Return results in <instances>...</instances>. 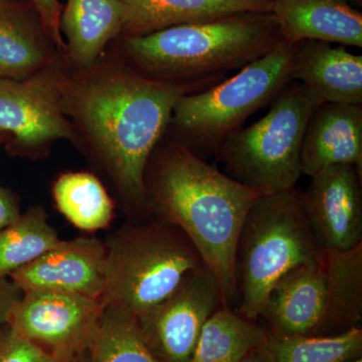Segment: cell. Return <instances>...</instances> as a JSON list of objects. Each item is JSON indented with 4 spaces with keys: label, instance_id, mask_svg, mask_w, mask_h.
Instances as JSON below:
<instances>
[{
    "label": "cell",
    "instance_id": "1",
    "mask_svg": "<svg viewBox=\"0 0 362 362\" xmlns=\"http://www.w3.org/2000/svg\"><path fill=\"white\" fill-rule=\"evenodd\" d=\"M206 90L150 80L117 56L86 70L66 65L62 105L89 154L113 183L129 221L151 218L144 176L150 156L165 137L181 97Z\"/></svg>",
    "mask_w": 362,
    "mask_h": 362
},
{
    "label": "cell",
    "instance_id": "2",
    "mask_svg": "<svg viewBox=\"0 0 362 362\" xmlns=\"http://www.w3.org/2000/svg\"><path fill=\"white\" fill-rule=\"evenodd\" d=\"M151 218L180 228L218 280L223 302L237 304L235 257L240 228L254 202L266 194L233 180L214 164L163 139L144 176Z\"/></svg>",
    "mask_w": 362,
    "mask_h": 362
},
{
    "label": "cell",
    "instance_id": "3",
    "mask_svg": "<svg viewBox=\"0 0 362 362\" xmlns=\"http://www.w3.org/2000/svg\"><path fill=\"white\" fill-rule=\"evenodd\" d=\"M118 57L143 77L207 88L282 42L271 13H244L118 40Z\"/></svg>",
    "mask_w": 362,
    "mask_h": 362
},
{
    "label": "cell",
    "instance_id": "4",
    "mask_svg": "<svg viewBox=\"0 0 362 362\" xmlns=\"http://www.w3.org/2000/svg\"><path fill=\"white\" fill-rule=\"evenodd\" d=\"M105 243L102 304L134 320L168 299L189 274L206 266L180 228L154 218L129 221Z\"/></svg>",
    "mask_w": 362,
    "mask_h": 362
},
{
    "label": "cell",
    "instance_id": "5",
    "mask_svg": "<svg viewBox=\"0 0 362 362\" xmlns=\"http://www.w3.org/2000/svg\"><path fill=\"white\" fill-rule=\"evenodd\" d=\"M323 250L305 218L299 190L261 195L242 228L235 257V310L257 321L274 284L295 267L316 261Z\"/></svg>",
    "mask_w": 362,
    "mask_h": 362
},
{
    "label": "cell",
    "instance_id": "6",
    "mask_svg": "<svg viewBox=\"0 0 362 362\" xmlns=\"http://www.w3.org/2000/svg\"><path fill=\"white\" fill-rule=\"evenodd\" d=\"M294 47L295 44L282 40L228 80L181 97L165 136L209 160L249 117L270 104L291 81Z\"/></svg>",
    "mask_w": 362,
    "mask_h": 362
},
{
    "label": "cell",
    "instance_id": "7",
    "mask_svg": "<svg viewBox=\"0 0 362 362\" xmlns=\"http://www.w3.org/2000/svg\"><path fill=\"white\" fill-rule=\"evenodd\" d=\"M315 92L290 81L263 118L240 128L216 151L223 173L264 194L296 188L302 176V143L312 114L323 103Z\"/></svg>",
    "mask_w": 362,
    "mask_h": 362
},
{
    "label": "cell",
    "instance_id": "8",
    "mask_svg": "<svg viewBox=\"0 0 362 362\" xmlns=\"http://www.w3.org/2000/svg\"><path fill=\"white\" fill-rule=\"evenodd\" d=\"M65 59L37 75L16 81L0 78V130L9 136L11 156L44 158L59 140L78 146V136L62 105V78Z\"/></svg>",
    "mask_w": 362,
    "mask_h": 362
},
{
    "label": "cell",
    "instance_id": "9",
    "mask_svg": "<svg viewBox=\"0 0 362 362\" xmlns=\"http://www.w3.org/2000/svg\"><path fill=\"white\" fill-rule=\"evenodd\" d=\"M104 307L101 300L74 293L23 292L7 325L49 354L77 357L87 354Z\"/></svg>",
    "mask_w": 362,
    "mask_h": 362
},
{
    "label": "cell",
    "instance_id": "10",
    "mask_svg": "<svg viewBox=\"0 0 362 362\" xmlns=\"http://www.w3.org/2000/svg\"><path fill=\"white\" fill-rule=\"evenodd\" d=\"M223 302L218 280L206 266L192 272L156 308L135 320L150 351L161 362H190L199 335Z\"/></svg>",
    "mask_w": 362,
    "mask_h": 362
},
{
    "label": "cell",
    "instance_id": "11",
    "mask_svg": "<svg viewBox=\"0 0 362 362\" xmlns=\"http://www.w3.org/2000/svg\"><path fill=\"white\" fill-rule=\"evenodd\" d=\"M299 197L321 249L347 251L362 244V175L356 166L322 169Z\"/></svg>",
    "mask_w": 362,
    "mask_h": 362
},
{
    "label": "cell",
    "instance_id": "12",
    "mask_svg": "<svg viewBox=\"0 0 362 362\" xmlns=\"http://www.w3.org/2000/svg\"><path fill=\"white\" fill-rule=\"evenodd\" d=\"M106 243L98 238L61 240L9 279L23 293H74L102 301L106 288Z\"/></svg>",
    "mask_w": 362,
    "mask_h": 362
},
{
    "label": "cell",
    "instance_id": "13",
    "mask_svg": "<svg viewBox=\"0 0 362 362\" xmlns=\"http://www.w3.org/2000/svg\"><path fill=\"white\" fill-rule=\"evenodd\" d=\"M325 295L320 257L295 267L279 279L271 288L259 318L265 320L272 334L315 337L323 316Z\"/></svg>",
    "mask_w": 362,
    "mask_h": 362
},
{
    "label": "cell",
    "instance_id": "14",
    "mask_svg": "<svg viewBox=\"0 0 362 362\" xmlns=\"http://www.w3.org/2000/svg\"><path fill=\"white\" fill-rule=\"evenodd\" d=\"M302 175L329 166H356L362 175V104L323 102L312 114L302 143Z\"/></svg>",
    "mask_w": 362,
    "mask_h": 362
},
{
    "label": "cell",
    "instance_id": "15",
    "mask_svg": "<svg viewBox=\"0 0 362 362\" xmlns=\"http://www.w3.org/2000/svg\"><path fill=\"white\" fill-rule=\"evenodd\" d=\"M291 81L315 92L324 102L362 104V56L343 45L304 40L295 44Z\"/></svg>",
    "mask_w": 362,
    "mask_h": 362
},
{
    "label": "cell",
    "instance_id": "16",
    "mask_svg": "<svg viewBox=\"0 0 362 362\" xmlns=\"http://www.w3.org/2000/svg\"><path fill=\"white\" fill-rule=\"evenodd\" d=\"M272 14L283 40L362 47V13L347 0H274Z\"/></svg>",
    "mask_w": 362,
    "mask_h": 362
},
{
    "label": "cell",
    "instance_id": "17",
    "mask_svg": "<svg viewBox=\"0 0 362 362\" xmlns=\"http://www.w3.org/2000/svg\"><path fill=\"white\" fill-rule=\"evenodd\" d=\"M62 54L32 4L0 2V78L26 80Z\"/></svg>",
    "mask_w": 362,
    "mask_h": 362
},
{
    "label": "cell",
    "instance_id": "18",
    "mask_svg": "<svg viewBox=\"0 0 362 362\" xmlns=\"http://www.w3.org/2000/svg\"><path fill=\"white\" fill-rule=\"evenodd\" d=\"M120 0H66L61 16V33L66 42V65L86 70L96 64L109 45L122 37Z\"/></svg>",
    "mask_w": 362,
    "mask_h": 362
},
{
    "label": "cell",
    "instance_id": "19",
    "mask_svg": "<svg viewBox=\"0 0 362 362\" xmlns=\"http://www.w3.org/2000/svg\"><path fill=\"white\" fill-rule=\"evenodd\" d=\"M122 37L244 13H272L274 0H120Z\"/></svg>",
    "mask_w": 362,
    "mask_h": 362
},
{
    "label": "cell",
    "instance_id": "20",
    "mask_svg": "<svg viewBox=\"0 0 362 362\" xmlns=\"http://www.w3.org/2000/svg\"><path fill=\"white\" fill-rule=\"evenodd\" d=\"M325 305L315 337H331L361 327L362 244L347 250H323Z\"/></svg>",
    "mask_w": 362,
    "mask_h": 362
},
{
    "label": "cell",
    "instance_id": "21",
    "mask_svg": "<svg viewBox=\"0 0 362 362\" xmlns=\"http://www.w3.org/2000/svg\"><path fill=\"white\" fill-rule=\"evenodd\" d=\"M268 335L257 321L221 305L202 327L190 362H242L263 349Z\"/></svg>",
    "mask_w": 362,
    "mask_h": 362
},
{
    "label": "cell",
    "instance_id": "22",
    "mask_svg": "<svg viewBox=\"0 0 362 362\" xmlns=\"http://www.w3.org/2000/svg\"><path fill=\"white\" fill-rule=\"evenodd\" d=\"M59 213L78 230L95 233L111 225L115 204L102 181L88 171H68L52 188Z\"/></svg>",
    "mask_w": 362,
    "mask_h": 362
},
{
    "label": "cell",
    "instance_id": "23",
    "mask_svg": "<svg viewBox=\"0 0 362 362\" xmlns=\"http://www.w3.org/2000/svg\"><path fill=\"white\" fill-rule=\"evenodd\" d=\"M61 240L49 223L45 207L30 206L18 220L0 230V278L39 259Z\"/></svg>",
    "mask_w": 362,
    "mask_h": 362
},
{
    "label": "cell",
    "instance_id": "24",
    "mask_svg": "<svg viewBox=\"0 0 362 362\" xmlns=\"http://www.w3.org/2000/svg\"><path fill=\"white\" fill-rule=\"evenodd\" d=\"M262 351L267 362H349L361 357L362 329L356 327L331 337L269 332Z\"/></svg>",
    "mask_w": 362,
    "mask_h": 362
},
{
    "label": "cell",
    "instance_id": "25",
    "mask_svg": "<svg viewBox=\"0 0 362 362\" xmlns=\"http://www.w3.org/2000/svg\"><path fill=\"white\" fill-rule=\"evenodd\" d=\"M88 352L90 362H161L143 340L134 319L111 306L104 307Z\"/></svg>",
    "mask_w": 362,
    "mask_h": 362
},
{
    "label": "cell",
    "instance_id": "26",
    "mask_svg": "<svg viewBox=\"0 0 362 362\" xmlns=\"http://www.w3.org/2000/svg\"><path fill=\"white\" fill-rule=\"evenodd\" d=\"M0 362H90L89 352L77 357L49 354L25 339L8 325L0 328Z\"/></svg>",
    "mask_w": 362,
    "mask_h": 362
},
{
    "label": "cell",
    "instance_id": "27",
    "mask_svg": "<svg viewBox=\"0 0 362 362\" xmlns=\"http://www.w3.org/2000/svg\"><path fill=\"white\" fill-rule=\"evenodd\" d=\"M33 6L39 14L45 32L59 51L66 49V42L61 33V16L64 6L59 0H33Z\"/></svg>",
    "mask_w": 362,
    "mask_h": 362
},
{
    "label": "cell",
    "instance_id": "28",
    "mask_svg": "<svg viewBox=\"0 0 362 362\" xmlns=\"http://www.w3.org/2000/svg\"><path fill=\"white\" fill-rule=\"evenodd\" d=\"M23 292L9 278H0V328L8 322L9 316Z\"/></svg>",
    "mask_w": 362,
    "mask_h": 362
},
{
    "label": "cell",
    "instance_id": "29",
    "mask_svg": "<svg viewBox=\"0 0 362 362\" xmlns=\"http://www.w3.org/2000/svg\"><path fill=\"white\" fill-rule=\"evenodd\" d=\"M21 214L20 201L16 194L0 185V230L18 220Z\"/></svg>",
    "mask_w": 362,
    "mask_h": 362
},
{
    "label": "cell",
    "instance_id": "30",
    "mask_svg": "<svg viewBox=\"0 0 362 362\" xmlns=\"http://www.w3.org/2000/svg\"><path fill=\"white\" fill-rule=\"evenodd\" d=\"M242 362H267V361L261 349L254 352V354H250V356Z\"/></svg>",
    "mask_w": 362,
    "mask_h": 362
},
{
    "label": "cell",
    "instance_id": "31",
    "mask_svg": "<svg viewBox=\"0 0 362 362\" xmlns=\"http://www.w3.org/2000/svg\"><path fill=\"white\" fill-rule=\"evenodd\" d=\"M8 141L9 136L7 135L4 131L0 130V146H1V145L6 146V143Z\"/></svg>",
    "mask_w": 362,
    "mask_h": 362
},
{
    "label": "cell",
    "instance_id": "32",
    "mask_svg": "<svg viewBox=\"0 0 362 362\" xmlns=\"http://www.w3.org/2000/svg\"><path fill=\"white\" fill-rule=\"evenodd\" d=\"M0 2L4 4H32L33 0H0Z\"/></svg>",
    "mask_w": 362,
    "mask_h": 362
},
{
    "label": "cell",
    "instance_id": "33",
    "mask_svg": "<svg viewBox=\"0 0 362 362\" xmlns=\"http://www.w3.org/2000/svg\"><path fill=\"white\" fill-rule=\"evenodd\" d=\"M349 362H362L361 357H359V358L354 359V361H349Z\"/></svg>",
    "mask_w": 362,
    "mask_h": 362
}]
</instances>
